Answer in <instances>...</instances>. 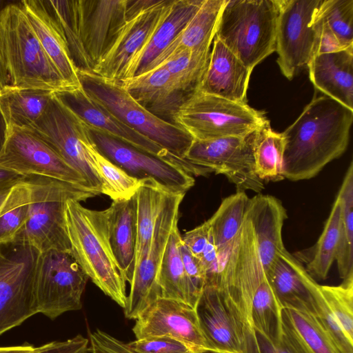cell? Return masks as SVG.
Here are the masks:
<instances>
[{"label":"cell","instance_id":"cell-1","mask_svg":"<svg viewBox=\"0 0 353 353\" xmlns=\"http://www.w3.org/2000/svg\"><path fill=\"white\" fill-rule=\"evenodd\" d=\"M352 121L353 110L327 96L314 97L282 132L284 179H310L341 157L349 143Z\"/></svg>","mask_w":353,"mask_h":353},{"label":"cell","instance_id":"cell-2","mask_svg":"<svg viewBox=\"0 0 353 353\" xmlns=\"http://www.w3.org/2000/svg\"><path fill=\"white\" fill-rule=\"evenodd\" d=\"M0 45L9 85L53 92L74 88L48 57L19 2L0 11Z\"/></svg>","mask_w":353,"mask_h":353},{"label":"cell","instance_id":"cell-3","mask_svg":"<svg viewBox=\"0 0 353 353\" xmlns=\"http://www.w3.org/2000/svg\"><path fill=\"white\" fill-rule=\"evenodd\" d=\"M65 221L70 253L76 261L88 279L124 309L126 281L110 247L105 210H90L70 199L65 203Z\"/></svg>","mask_w":353,"mask_h":353},{"label":"cell","instance_id":"cell-4","mask_svg":"<svg viewBox=\"0 0 353 353\" xmlns=\"http://www.w3.org/2000/svg\"><path fill=\"white\" fill-rule=\"evenodd\" d=\"M26 181L30 190L28 219L13 244L31 246L39 252H70L65 221L66 201H85L99 194L81 185L32 175Z\"/></svg>","mask_w":353,"mask_h":353},{"label":"cell","instance_id":"cell-5","mask_svg":"<svg viewBox=\"0 0 353 353\" xmlns=\"http://www.w3.org/2000/svg\"><path fill=\"white\" fill-rule=\"evenodd\" d=\"M278 0H226L215 37L250 70L276 50Z\"/></svg>","mask_w":353,"mask_h":353},{"label":"cell","instance_id":"cell-6","mask_svg":"<svg viewBox=\"0 0 353 353\" xmlns=\"http://www.w3.org/2000/svg\"><path fill=\"white\" fill-rule=\"evenodd\" d=\"M268 123L263 112L247 103L210 94L199 88L187 97L174 119V123L195 140L246 137Z\"/></svg>","mask_w":353,"mask_h":353},{"label":"cell","instance_id":"cell-7","mask_svg":"<svg viewBox=\"0 0 353 353\" xmlns=\"http://www.w3.org/2000/svg\"><path fill=\"white\" fill-rule=\"evenodd\" d=\"M78 77L83 89L124 124L170 153L184 159L194 140L185 131L148 111L119 82L79 70Z\"/></svg>","mask_w":353,"mask_h":353},{"label":"cell","instance_id":"cell-8","mask_svg":"<svg viewBox=\"0 0 353 353\" xmlns=\"http://www.w3.org/2000/svg\"><path fill=\"white\" fill-rule=\"evenodd\" d=\"M23 128L42 139L77 171L89 189L103 194L102 182L83 145L89 137L88 126L54 92L40 118Z\"/></svg>","mask_w":353,"mask_h":353},{"label":"cell","instance_id":"cell-9","mask_svg":"<svg viewBox=\"0 0 353 353\" xmlns=\"http://www.w3.org/2000/svg\"><path fill=\"white\" fill-rule=\"evenodd\" d=\"M88 276L68 252H39L35 271L38 313L53 320L82 307Z\"/></svg>","mask_w":353,"mask_h":353},{"label":"cell","instance_id":"cell-10","mask_svg":"<svg viewBox=\"0 0 353 353\" xmlns=\"http://www.w3.org/2000/svg\"><path fill=\"white\" fill-rule=\"evenodd\" d=\"M278 3L276 61L282 74L291 80L316 54V17L322 0H278Z\"/></svg>","mask_w":353,"mask_h":353},{"label":"cell","instance_id":"cell-11","mask_svg":"<svg viewBox=\"0 0 353 353\" xmlns=\"http://www.w3.org/2000/svg\"><path fill=\"white\" fill-rule=\"evenodd\" d=\"M253 133L246 137L194 139L184 159L196 167L199 176L222 174L236 191L260 192L265 187L254 171Z\"/></svg>","mask_w":353,"mask_h":353},{"label":"cell","instance_id":"cell-12","mask_svg":"<svg viewBox=\"0 0 353 353\" xmlns=\"http://www.w3.org/2000/svg\"><path fill=\"white\" fill-rule=\"evenodd\" d=\"M11 245L0 254V335L38 313L35 271L39 252Z\"/></svg>","mask_w":353,"mask_h":353},{"label":"cell","instance_id":"cell-13","mask_svg":"<svg viewBox=\"0 0 353 353\" xmlns=\"http://www.w3.org/2000/svg\"><path fill=\"white\" fill-rule=\"evenodd\" d=\"M90 139L105 158L129 176L150 182L164 192L184 194L194 185L192 175L179 165L88 127Z\"/></svg>","mask_w":353,"mask_h":353},{"label":"cell","instance_id":"cell-14","mask_svg":"<svg viewBox=\"0 0 353 353\" xmlns=\"http://www.w3.org/2000/svg\"><path fill=\"white\" fill-rule=\"evenodd\" d=\"M184 194L166 192L157 215L153 236L145 255L135 267L124 310L125 316L136 320L161 297L157 283L159 268L171 231L178 224L179 206Z\"/></svg>","mask_w":353,"mask_h":353},{"label":"cell","instance_id":"cell-15","mask_svg":"<svg viewBox=\"0 0 353 353\" xmlns=\"http://www.w3.org/2000/svg\"><path fill=\"white\" fill-rule=\"evenodd\" d=\"M195 310L212 353H259L254 329L216 289L205 287Z\"/></svg>","mask_w":353,"mask_h":353},{"label":"cell","instance_id":"cell-16","mask_svg":"<svg viewBox=\"0 0 353 353\" xmlns=\"http://www.w3.org/2000/svg\"><path fill=\"white\" fill-rule=\"evenodd\" d=\"M0 166L25 176H43L88 188L77 171L46 142L25 128H7Z\"/></svg>","mask_w":353,"mask_h":353},{"label":"cell","instance_id":"cell-17","mask_svg":"<svg viewBox=\"0 0 353 353\" xmlns=\"http://www.w3.org/2000/svg\"><path fill=\"white\" fill-rule=\"evenodd\" d=\"M173 0H154L148 7L126 17L110 49L92 72L104 79L123 80L132 61L163 21Z\"/></svg>","mask_w":353,"mask_h":353},{"label":"cell","instance_id":"cell-18","mask_svg":"<svg viewBox=\"0 0 353 353\" xmlns=\"http://www.w3.org/2000/svg\"><path fill=\"white\" fill-rule=\"evenodd\" d=\"M132 332L136 339L165 336L180 341L194 353L210 352L195 309L182 301L159 298L136 319Z\"/></svg>","mask_w":353,"mask_h":353},{"label":"cell","instance_id":"cell-19","mask_svg":"<svg viewBox=\"0 0 353 353\" xmlns=\"http://www.w3.org/2000/svg\"><path fill=\"white\" fill-rule=\"evenodd\" d=\"M127 0H77L81 46L91 72L107 52L126 21Z\"/></svg>","mask_w":353,"mask_h":353},{"label":"cell","instance_id":"cell-20","mask_svg":"<svg viewBox=\"0 0 353 353\" xmlns=\"http://www.w3.org/2000/svg\"><path fill=\"white\" fill-rule=\"evenodd\" d=\"M89 128L152 154L163 157L168 151L128 127L93 99L81 85L54 92Z\"/></svg>","mask_w":353,"mask_h":353},{"label":"cell","instance_id":"cell-21","mask_svg":"<svg viewBox=\"0 0 353 353\" xmlns=\"http://www.w3.org/2000/svg\"><path fill=\"white\" fill-rule=\"evenodd\" d=\"M119 83L145 109L172 123H174L176 112L188 96L179 88L163 65Z\"/></svg>","mask_w":353,"mask_h":353},{"label":"cell","instance_id":"cell-22","mask_svg":"<svg viewBox=\"0 0 353 353\" xmlns=\"http://www.w3.org/2000/svg\"><path fill=\"white\" fill-rule=\"evenodd\" d=\"M19 3L41 46L62 78L73 88L80 86L78 69L65 35L46 1L23 0Z\"/></svg>","mask_w":353,"mask_h":353},{"label":"cell","instance_id":"cell-23","mask_svg":"<svg viewBox=\"0 0 353 353\" xmlns=\"http://www.w3.org/2000/svg\"><path fill=\"white\" fill-rule=\"evenodd\" d=\"M246 215L255 236L260 259L267 272L278 255L286 248L282 230L288 218L281 200L268 194H256L250 198Z\"/></svg>","mask_w":353,"mask_h":353},{"label":"cell","instance_id":"cell-24","mask_svg":"<svg viewBox=\"0 0 353 353\" xmlns=\"http://www.w3.org/2000/svg\"><path fill=\"white\" fill-rule=\"evenodd\" d=\"M202 91L232 101L247 103L250 70L218 38L214 39Z\"/></svg>","mask_w":353,"mask_h":353},{"label":"cell","instance_id":"cell-25","mask_svg":"<svg viewBox=\"0 0 353 353\" xmlns=\"http://www.w3.org/2000/svg\"><path fill=\"white\" fill-rule=\"evenodd\" d=\"M265 274L283 309H292L314 315L312 288L316 281L294 255L284 250Z\"/></svg>","mask_w":353,"mask_h":353},{"label":"cell","instance_id":"cell-26","mask_svg":"<svg viewBox=\"0 0 353 353\" xmlns=\"http://www.w3.org/2000/svg\"><path fill=\"white\" fill-rule=\"evenodd\" d=\"M307 68L316 89L353 110V45L337 52L316 54Z\"/></svg>","mask_w":353,"mask_h":353},{"label":"cell","instance_id":"cell-27","mask_svg":"<svg viewBox=\"0 0 353 353\" xmlns=\"http://www.w3.org/2000/svg\"><path fill=\"white\" fill-rule=\"evenodd\" d=\"M110 247L125 281L130 282L137 249V201L135 194L128 199L114 200L104 210Z\"/></svg>","mask_w":353,"mask_h":353},{"label":"cell","instance_id":"cell-28","mask_svg":"<svg viewBox=\"0 0 353 353\" xmlns=\"http://www.w3.org/2000/svg\"><path fill=\"white\" fill-rule=\"evenodd\" d=\"M203 2V0H173L163 21L132 61L125 79L151 70L160 56L188 24Z\"/></svg>","mask_w":353,"mask_h":353},{"label":"cell","instance_id":"cell-29","mask_svg":"<svg viewBox=\"0 0 353 353\" xmlns=\"http://www.w3.org/2000/svg\"><path fill=\"white\" fill-rule=\"evenodd\" d=\"M225 1L226 0H203L196 13L160 56L152 68L177 50H210Z\"/></svg>","mask_w":353,"mask_h":353},{"label":"cell","instance_id":"cell-30","mask_svg":"<svg viewBox=\"0 0 353 353\" xmlns=\"http://www.w3.org/2000/svg\"><path fill=\"white\" fill-rule=\"evenodd\" d=\"M341 202L336 196L323 231L316 242L310 248L296 252L294 256L305 264L307 273L315 280H325L335 261L339 242Z\"/></svg>","mask_w":353,"mask_h":353},{"label":"cell","instance_id":"cell-31","mask_svg":"<svg viewBox=\"0 0 353 353\" xmlns=\"http://www.w3.org/2000/svg\"><path fill=\"white\" fill-rule=\"evenodd\" d=\"M53 92L6 85L0 88V112L7 128H23L37 121L46 110Z\"/></svg>","mask_w":353,"mask_h":353},{"label":"cell","instance_id":"cell-32","mask_svg":"<svg viewBox=\"0 0 353 353\" xmlns=\"http://www.w3.org/2000/svg\"><path fill=\"white\" fill-rule=\"evenodd\" d=\"M283 336L296 353H341L312 314L283 308Z\"/></svg>","mask_w":353,"mask_h":353},{"label":"cell","instance_id":"cell-33","mask_svg":"<svg viewBox=\"0 0 353 353\" xmlns=\"http://www.w3.org/2000/svg\"><path fill=\"white\" fill-rule=\"evenodd\" d=\"M284 148L282 133L274 132L270 123L254 132L252 149L254 171L263 183L284 179Z\"/></svg>","mask_w":353,"mask_h":353},{"label":"cell","instance_id":"cell-34","mask_svg":"<svg viewBox=\"0 0 353 353\" xmlns=\"http://www.w3.org/2000/svg\"><path fill=\"white\" fill-rule=\"evenodd\" d=\"M181 236L176 224L170 234L159 268L157 283L161 297L187 303L188 288L181 253Z\"/></svg>","mask_w":353,"mask_h":353},{"label":"cell","instance_id":"cell-35","mask_svg":"<svg viewBox=\"0 0 353 353\" xmlns=\"http://www.w3.org/2000/svg\"><path fill=\"white\" fill-rule=\"evenodd\" d=\"M250 198L245 192L236 191L223 199L208 220L217 252L226 249L234 240L246 216Z\"/></svg>","mask_w":353,"mask_h":353},{"label":"cell","instance_id":"cell-36","mask_svg":"<svg viewBox=\"0 0 353 353\" xmlns=\"http://www.w3.org/2000/svg\"><path fill=\"white\" fill-rule=\"evenodd\" d=\"M165 193L150 182L143 183L135 193L137 236L134 268L150 248L156 219Z\"/></svg>","mask_w":353,"mask_h":353},{"label":"cell","instance_id":"cell-37","mask_svg":"<svg viewBox=\"0 0 353 353\" xmlns=\"http://www.w3.org/2000/svg\"><path fill=\"white\" fill-rule=\"evenodd\" d=\"M341 202L339 242L335 261L343 280L353 276V163L350 162L336 195Z\"/></svg>","mask_w":353,"mask_h":353},{"label":"cell","instance_id":"cell-38","mask_svg":"<svg viewBox=\"0 0 353 353\" xmlns=\"http://www.w3.org/2000/svg\"><path fill=\"white\" fill-rule=\"evenodd\" d=\"M83 145L90 163L102 182L103 194L110 196L112 201L131 198L145 183L129 176L105 158L94 148L90 137L83 142Z\"/></svg>","mask_w":353,"mask_h":353},{"label":"cell","instance_id":"cell-39","mask_svg":"<svg viewBox=\"0 0 353 353\" xmlns=\"http://www.w3.org/2000/svg\"><path fill=\"white\" fill-rule=\"evenodd\" d=\"M211 50L192 51L187 49L171 54L161 63L176 85L189 95L201 84L207 70Z\"/></svg>","mask_w":353,"mask_h":353},{"label":"cell","instance_id":"cell-40","mask_svg":"<svg viewBox=\"0 0 353 353\" xmlns=\"http://www.w3.org/2000/svg\"><path fill=\"white\" fill-rule=\"evenodd\" d=\"M282 310L266 276L252 303L251 320L255 332L279 342L283 336Z\"/></svg>","mask_w":353,"mask_h":353},{"label":"cell","instance_id":"cell-41","mask_svg":"<svg viewBox=\"0 0 353 353\" xmlns=\"http://www.w3.org/2000/svg\"><path fill=\"white\" fill-rule=\"evenodd\" d=\"M30 199V190L24 181L14 185L0 213V245L13 244L26 223Z\"/></svg>","mask_w":353,"mask_h":353},{"label":"cell","instance_id":"cell-42","mask_svg":"<svg viewBox=\"0 0 353 353\" xmlns=\"http://www.w3.org/2000/svg\"><path fill=\"white\" fill-rule=\"evenodd\" d=\"M317 16L344 48L353 45V0H322Z\"/></svg>","mask_w":353,"mask_h":353},{"label":"cell","instance_id":"cell-43","mask_svg":"<svg viewBox=\"0 0 353 353\" xmlns=\"http://www.w3.org/2000/svg\"><path fill=\"white\" fill-rule=\"evenodd\" d=\"M323 296L348 339L353 342V276L339 285L321 286Z\"/></svg>","mask_w":353,"mask_h":353},{"label":"cell","instance_id":"cell-44","mask_svg":"<svg viewBox=\"0 0 353 353\" xmlns=\"http://www.w3.org/2000/svg\"><path fill=\"white\" fill-rule=\"evenodd\" d=\"M181 253L187 282V303L195 309L205 288V270L199 260L189 252L183 242L181 245Z\"/></svg>","mask_w":353,"mask_h":353},{"label":"cell","instance_id":"cell-45","mask_svg":"<svg viewBox=\"0 0 353 353\" xmlns=\"http://www.w3.org/2000/svg\"><path fill=\"white\" fill-rule=\"evenodd\" d=\"M135 353H194L185 344L169 336H152L127 343Z\"/></svg>","mask_w":353,"mask_h":353},{"label":"cell","instance_id":"cell-46","mask_svg":"<svg viewBox=\"0 0 353 353\" xmlns=\"http://www.w3.org/2000/svg\"><path fill=\"white\" fill-rule=\"evenodd\" d=\"M181 239L183 245L189 252L199 259L212 239L208 220L195 228L186 232Z\"/></svg>","mask_w":353,"mask_h":353},{"label":"cell","instance_id":"cell-47","mask_svg":"<svg viewBox=\"0 0 353 353\" xmlns=\"http://www.w3.org/2000/svg\"><path fill=\"white\" fill-rule=\"evenodd\" d=\"M89 339L81 334L63 341H52L35 347L31 353H87Z\"/></svg>","mask_w":353,"mask_h":353},{"label":"cell","instance_id":"cell-48","mask_svg":"<svg viewBox=\"0 0 353 353\" xmlns=\"http://www.w3.org/2000/svg\"><path fill=\"white\" fill-rule=\"evenodd\" d=\"M316 21L319 28V41L316 54L337 52L347 48L340 43L327 23L320 19L317 14Z\"/></svg>","mask_w":353,"mask_h":353},{"label":"cell","instance_id":"cell-49","mask_svg":"<svg viewBox=\"0 0 353 353\" xmlns=\"http://www.w3.org/2000/svg\"><path fill=\"white\" fill-rule=\"evenodd\" d=\"M255 333L259 353H296L283 336L279 342L275 343L259 333Z\"/></svg>","mask_w":353,"mask_h":353},{"label":"cell","instance_id":"cell-50","mask_svg":"<svg viewBox=\"0 0 353 353\" xmlns=\"http://www.w3.org/2000/svg\"><path fill=\"white\" fill-rule=\"evenodd\" d=\"M26 178L16 172L0 166V192L10 189Z\"/></svg>","mask_w":353,"mask_h":353},{"label":"cell","instance_id":"cell-51","mask_svg":"<svg viewBox=\"0 0 353 353\" xmlns=\"http://www.w3.org/2000/svg\"><path fill=\"white\" fill-rule=\"evenodd\" d=\"M35 347L27 343L17 346L0 347V353H31Z\"/></svg>","mask_w":353,"mask_h":353},{"label":"cell","instance_id":"cell-52","mask_svg":"<svg viewBox=\"0 0 353 353\" xmlns=\"http://www.w3.org/2000/svg\"><path fill=\"white\" fill-rule=\"evenodd\" d=\"M2 8L1 2L0 1V11ZM6 85H9V80L4 68L0 45V88Z\"/></svg>","mask_w":353,"mask_h":353},{"label":"cell","instance_id":"cell-53","mask_svg":"<svg viewBox=\"0 0 353 353\" xmlns=\"http://www.w3.org/2000/svg\"><path fill=\"white\" fill-rule=\"evenodd\" d=\"M7 134V125L0 112V153L4 146Z\"/></svg>","mask_w":353,"mask_h":353},{"label":"cell","instance_id":"cell-54","mask_svg":"<svg viewBox=\"0 0 353 353\" xmlns=\"http://www.w3.org/2000/svg\"><path fill=\"white\" fill-rule=\"evenodd\" d=\"M11 188L9 190L0 192V213L1 212L4 208L5 203L9 196Z\"/></svg>","mask_w":353,"mask_h":353},{"label":"cell","instance_id":"cell-55","mask_svg":"<svg viewBox=\"0 0 353 353\" xmlns=\"http://www.w3.org/2000/svg\"><path fill=\"white\" fill-rule=\"evenodd\" d=\"M1 245H0V254H1Z\"/></svg>","mask_w":353,"mask_h":353}]
</instances>
